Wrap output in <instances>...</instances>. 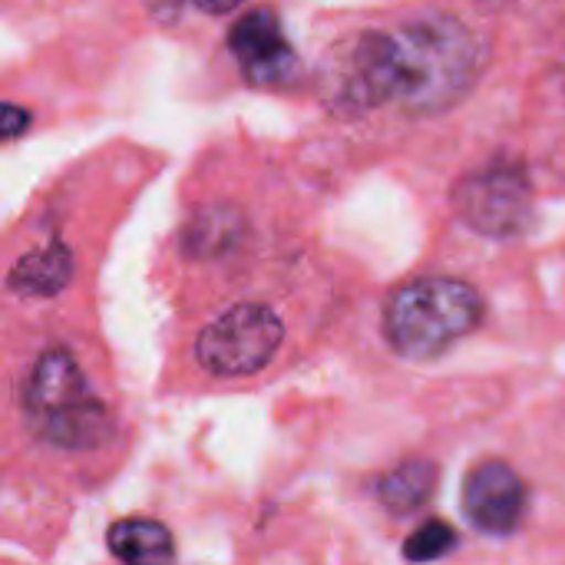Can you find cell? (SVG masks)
Here are the masks:
<instances>
[{
    "label": "cell",
    "instance_id": "1",
    "mask_svg": "<svg viewBox=\"0 0 565 565\" xmlns=\"http://www.w3.org/2000/svg\"><path fill=\"white\" fill-rule=\"evenodd\" d=\"M483 40L457 17H424L361 36L351 56L348 96L361 106L401 103L411 113H444L480 79Z\"/></svg>",
    "mask_w": 565,
    "mask_h": 565
},
{
    "label": "cell",
    "instance_id": "2",
    "mask_svg": "<svg viewBox=\"0 0 565 565\" xmlns=\"http://www.w3.org/2000/svg\"><path fill=\"white\" fill-rule=\"evenodd\" d=\"M23 417L36 437L63 450H93L113 434L106 404L66 348H50L36 358L23 387Z\"/></svg>",
    "mask_w": 565,
    "mask_h": 565
},
{
    "label": "cell",
    "instance_id": "3",
    "mask_svg": "<svg viewBox=\"0 0 565 565\" xmlns=\"http://www.w3.org/2000/svg\"><path fill=\"white\" fill-rule=\"evenodd\" d=\"M483 321V298L460 278H417L397 288L384 311L391 348L411 361L450 351Z\"/></svg>",
    "mask_w": 565,
    "mask_h": 565
},
{
    "label": "cell",
    "instance_id": "4",
    "mask_svg": "<svg viewBox=\"0 0 565 565\" xmlns=\"http://www.w3.org/2000/svg\"><path fill=\"white\" fill-rule=\"evenodd\" d=\"M285 341L281 318L265 305H235L215 318L195 344L199 364L215 377H248L258 374L278 354Z\"/></svg>",
    "mask_w": 565,
    "mask_h": 565
},
{
    "label": "cell",
    "instance_id": "5",
    "mask_svg": "<svg viewBox=\"0 0 565 565\" xmlns=\"http://www.w3.org/2000/svg\"><path fill=\"white\" fill-rule=\"evenodd\" d=\"M454 205L470 228L490 238H513L530 225L533 215V185L523 166L497 159L470 172L457 192Z\"/></svg>",
    "mask_w": 565,
    "mask_h": 565
},
{
    "label": "cell",
    "instance_id": "6",
    "mask_svg": "<svg viewBox=\"0 0 565 565\" xmlns=\"http://www.w3.org/2000/svg\"><path fill=\"white\" fill-rule=\"evenodd\" d=\"M463 513L487 536H510L526 516V483L507 460H483L467 473Z\"/></svg>",
    "mask_w": 565,
    "mask_h": 565
},
{
    "label": "cell",
    "instance_id": "7",
    "mask_svg": "<svg viewBox=\"0 0 565 565\" xmlns=\"http://www.w3.org/2000/svg\"><path fill=\"white\" fill-rule=\"evenodd\" d=\"M228 50L238 60L248 83H255V86L285 83V79H291V73L298 66L295 50H291L285 30H281V20L268 7H258V10L245 13L232 26Z\"/></svg>",
    "mask_w": 565,
    "mask_h": 565
},
{
    "label": "cell",
    "instance_id": "8",
    "mask_svg": "<svg viewBox=\"0 0 565 565\" xmlns=\"http://www.w3.org/2000/svg\"><path fill=\"white\" fill-rule=\"evenodd\" d=\"M109 553L122 565H172L175 559V540L159 520L132 516L119 520L106 533Z\"/></svg>",
    "mask_w": 565,
    "mask_h": 565
},
{
    "label": "cell",
    "instance_id": "9",
    "mask_svg": "<svg viewBox=\"0 0 565 565\" xmlns=\"http://www.w3.org/2000/svg\"><path fill=\"white\" fill-rule=\"evenodd\" d=\"M70 275H73V255L66 252V245L50 242L46 248L30 252L13 265L10 288L26 298H50L66 288Z\"/></svg>",
    "mask_w": 565,
    "mask_h": 565
},
{
    "label": "cell",
    "instance_id": "10",
    "mask_svg": "<svg viewBox=\"0 0 565 565\" xmlns=\"http://www.w3.org/2000/svg\"><path fill=\"white\" fill-rule=\"evenodd\" d=\"M434 487H437V467L430 460L414 457L377 480V497L391 513L411 516L434 497Z\"/></svg>",
    "mask_w": 565,
    "mask_h": 565
},
{
    "label": "cell",
    "instance_id": "11",
    "mask_svg": "<svg viewBox=\"0 0 565 565\" xmlns=\"http://www.w3.org/2000/svg\"><path fill=\"white\" fill-rule=\"evenodd\" d=\"M235 232H238V218L232 212L212 209V212H205L202 218L192 222V228H189V248L195 255H215V252H222L225 245L235 242Z\"/></svg>",
    "mask_w": 565,
    "mask_h": 565
},
{
    "label": "cell",
    "instance_id": "12",
    "mask_svg": "<svg viewBox=\"0 0 565 565\" xmlns=\"http://www.w3.org/2000/svg\"><path fill=\"white\" fill-rule=\"evenodd\" d=\"M454 546H457L454 526H447V523H440V520H430V523H424V526L407 540L404 556H407L411 563H437V559H444Z\"/></svg>",
    "mask_w": 565,
    "mask_h": 565
},
{
    "label": "cell",
    "instance_id": "13",
    "mask_svg": "<svg viewBox=\"0 0 565 565\" xmlns=\"http://www.w3.org/2000/svg\"><path fill=\"white\" fill-rule=\"evenodd\" d=\"M26 126H30V113L20 109L17 103H7L3 106V126H0L3 129V139H17Z\"/></svg>",
    "mask_w": 565,
    "mask_h": 565
},
{
    "label": "cell",
    "instance_id": "14",
    "mask_svg": "<svg viewBox=\"0 0 565 565\" xmlns=\"http://www.w3.org/2000/svg\"><path fill=\"white\" fill-rule=\"evenodd\" d=\"M146 3H149L152 17L162 20V23H172L182 13V0H146Z\"/></svg>",
    "mask_w": 565,
    "mask_h": 565
},
{
    "label": "cell",
    "instance_id": "15",
    "mask_svg": "<svg viewBox=\"0 0 565 565\" xmlns=\"http://www.w3.org/2000/svg\"><path fill=\"white\" fill-rule=\"evenodd\" d=\"M205 13H228V10H235L242 0H195Z\"/></svg>",
    "mask_w": 565,
    "mask_h": 565
}]
</instances>
